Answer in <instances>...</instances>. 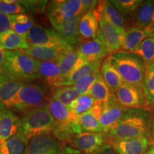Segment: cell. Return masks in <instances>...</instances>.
<instances>
[{"mask_svg":"<svg viewBox=\"0 0 154 154\" xmlns=\"http://www.w3.org/2000/svg\"><path fill=\"white\" fill-rule=\"evenodd\" d=\"M107 141L150 137V111L144 108L126 109V112L109 133Z\"/></svg>","mask_w":154,"mask_h":154,"instance_id":"obj_1","label":"cell"},{"mask_svg":"<svg viewBox=\"0 0 154 154\" xmlns=\"http://www.w3.org/2000/svg\"><path fill=\"white\" fill-rule=\"evenodd\" d=\"M107 59L117 69L125 84L143 88L148 66L139 56L120 50L111 54Z\"/></svg>","mask_w":154,"mask_h":154,"instance_id":"obj_2","label":"cell"},{"mask_svg":"<svg viewBox=\"0 0 154 154\" xmlns=\"http://www.w3.org/2000/svg\"><path fill=\"white\" fill-rule=\"evenodd\" d=\"M5 57L3 73L9 80L24 82L39 78L37 61L22 50L6 51Z\"/></svg>","mask_w":154,"mask_h":154,"instance_id":"obj_3","label":"cell"},{"mask_svg":"<svg viewBox=\"0 0 154 154\" xmlns=\"http://www.w3.org/2000/svg\"><path fill=\"white\" fill-rule=\"evenodd\" d=\"M55 121L48 107L40 108L24 113L21 119L20 131L31 138L44 134H51Z\"/></svg>","mask_w":154,"mask_h":154,"instance_id":"obj_4","label":"cell"},{"mask_svg":"<svg viewBox=\"0 0 154 154\" xmlns=\"http://www.w3.org/2000/svg\"><path fill=\"white\" fill-rule=\"evenodd\" d=\"M51 97L42 86L24 83L21 88L14 107V110L28 112L40 108L48 107Z\"/></svg>","mask_w":154,"mask_h":154,"instance_id":"obj_5","label":"cell"},{"mask_svg":"<svg viewBox=\"0 0 154 154\" xmlns=\"http://www.w3.org/2000/svg\"><path fill=\"white\" fill-rule=\"evenodd\" d=\"M25 154H80L77 150L66 147L51 134L30 138Z\"/></svg>","mask_w":154,"mask_h":154,"instance_id":"obj_6","label":"cell"},{"mask_svg":"<svg viewBox=\"0 0 154 154\" xmlns=\"http://www.w3.org/2000/svg\"><path fill=\"white\" fill-rule=\"evenodd\" d=\"M26 40L29 45L31 46L59 47L67 51L74 50V48L69 46L56 31L43 27L38 24H34L33 27L29 30Z\"/></svg>","mask_w":154,"mask_h":154,"instance_id":"obj_7","label":"cell"},{"mask_svg":"<svg viewBox=\"0 0 154 154\" xmlns=\"http://www.w3.org/2000/svg\"><path fill=\"white\" fill-rule=\"evenodd\" d=\"M48 17L53 26L82 14V0L51 1L47 9Z\"/></svg>","mask_w":154,"mask_h":154,"instance_id":"obj_8","label":"cell"},{"mask_svg":"<svg viewBox=\"0 0 154 154\" xmlns=\"http://www.w3.org/2000/svg\"><path fill=\"white\" fill-rule=\"evenodd\" d=\"M119 103L125 109L144 108L149 110L143 88L124 84L115 93Z\"/></svg>","mask_w":154,"mask_h":154,"instance_id":"obj_9","label":"cell"},{"mask_svg":"<svg viewBox=\"0 0 154 154\" xmlns=\"http://www.w3.org/2000/svg\"><path fill=\"white\" fill-rule=\"evenodd\" d=\"M126 109L119 103L116 94L111 93L108 101L103 103V112L100 119L105 134L110 131L121 120Z\"/></svg>","mask_w":154,"mask_h":154,"instance_id":"obj_10","label":"cell"},{"mask_svg":"<svg viewBox=\"0 0 154 154\" xmlns=\"http://www.w3.org/2000/svg\"><path fill=\"white\" fill-rule=\"evenodd\" d=\"M125 32V28L117 27L106 21L101 19L97 36L104 44L109 52L112 54L121 49V44Z\"/></svg>","mask_w":154,"mask_h":154,"instance_id":"obj_11","label":"cell"},{"mask_svg":"<svg viewBox=\"0 0 154 154\" xmlns=\"http://www.w3.org/2000/svg\"><path fill=\"white\" fill-rule=\"evenodd\" d=\"M105 134L83 132L75 136L73 145L79 152L84 154H94L106 142Z\"/></svg>","mask_w":154,"mask_h":154,"instance_id":"obj_12","label":"cell"},{"mask_svg":"<svg viewBox=\"0 0 154 154\" xmlns=\"http://www.w3.org/2000/svg\"><path fill=\"white\" fill-rule=\"evenodd\" d=\"M76 51L87 62L102 60L111 54L104 44L98 36L94 39L83 42Z\"/></svg>","mask_w":154,"mask_h":154,"instance_id":"obj_13","label":"cell"},{"mask_svg":"<svg viewBox=\"0 0 154 154\" xmlns=\"http://www.w3.org/2000/svg\"><path fill=\"white\" fill-rule=\"evenodd\" d=\"M21 119L11 110L0 106V140H7L19 132Z\"/></svg>","mask_w":154,"mask_h":154,"instance_id":"obj_14","label":"cell"},{"mask_svg":"<svg viewBox=\"0 0 154 154\" xmlns=\"http://www.w3.org/2000/svg\"><path fill=\"white\" fill-rule=\"evenodd\" d=\"M99 22L101 19L106 21L117 27L125 28L126 20L110 1H99L94 9Z\"/></svg>","mask_w":154,"mask_h":154,"instance_id":"obj_15","label":"cell"},{"mask_svg":"<svg viewBox=\"0 0 154 154\" xmlns=\"http://www.w3.org/2000/svg\"><path fill=\"white\" fill-rule=\"evenodd\" d=\"M103 112V103H96L87 112L78 116L79 122L84 132L104 134L100 119Z\"/></svg>","mask_w":154,"mask_h":154,"instance_id":"obj_16","label":"cell"},{"mask_svg":"<svg viewBox=\"0 0 154 154\" xmlns=\"http://www.w3.org/2000/svg\"><path fill=\"white\" fill-rule=\"evenodd\" d=\"M82 16L79 15L54 26L56 32L72 48L79 44L82 39L79 32V24Z\"/></svg>","mask_w":154,"mask_h":154,"instance_id":"obj_17","label":"cell"},{"mask_svg":"<svg viewBox=\"0 0 154 154\" xmlns=\"http://www.w3.org/2000/svg\"><path fill=\"white\" fill-rule=\"evenodd\" d=\"M38 63V76L54 88L62 86L63 79L59 63L55 61H39Z\"/></svg>","mask_w":154,"mask_h":154,"instance_id":"obj_18","label":"cell"},{"mask_svg":"<svg viewBox=\"0 0 154 154\" xmlns=\"http://www.w3.org/2000/svg\"><path fill=\"white\" fill-rule=\"evenodd\" d=\"M110 143L119 154H144L149 147V138L143 136L113 140Z\"/></svg>","mask_w":154,"mask_h":154,"instance_id":"obj_19","label":"cell"},{"mask_svg":"<svg viewBox=\"0 0 154 154\" xmlns=\"http://www.w3.org/2000/svg\"><path fill=\"white\" fill-rule=\"evenodd\" d=\"M57 61L60 67L63 80L88 63L81 57L76 50L64 51Z\"/></svg>","mask_w":154,"mask_h":154,"instance_id":"obj_20","label":"cell"},{"mask_svg":"<svg viewBox=\"0 0 154 154\" xmlns=\"http://www.w3.org/2000/svg\"><path fill=\"white\" fill-rule=\"evenodd\" d=\"M133 27L145 29L154 24V1H143L131 17Z\"/></svg>","mask_w":154,"mask_h":154,"instance_id":"obj_21","label":"cell"},{"mask_svg":"<svg viewBox=\"0 0 154 154\" xmlns=\"http://www.w3.org/2000/svg\"><path fill=\"white\" fill-rule=\"evenodd\" d=\"M24 82L19 80H9L0 88V106L14 109L17 97Z\"/></svg>","mask_w":154,"mask_h":154,"instance_id":"obj_22","label":"cell"},{"mask_svg":"<svg viewBox=\"0 0 154 154\" xmlns=\"http://www.w3.org/2000/svg\"><path fill=\"white\" fill-rule=\"evenodd\" d=\"M30 138L18 132L7 140H0V154H25Z\"/></svg>","mask_w":154,"mask_h":154,"instance_id":"obj_23","label":"cell"},{"mask_svg":"<svg viewBox=\"0 0 154 154\" xmlns=\"http://www.w3.org/2000/svg\"><path fill=\"white\" fill-rule=\"evenodd\" d=\"M99 30V22L94 10L83 14L79 24V32L82 38L91 40L97 37Z\"/></svg>","mask_w":154,"mask_h":154,"instance_id":"obj_24","label":"cell"},{"mask_svg":"<svg viewBox=\"0 0 154 154\" xmlns=\"http://www.w3.org/2000/svg\"><path fill=\"white\" fill-rule=\"evenodd\" d=\"M22 51L36 61H47L57 60L61 54L67 50L59 47H36L29 45L28 49Z\"/></svg>","mask_w":154,"mask_h":154,"instance_id":"obj_25","label":"cell"},{"mask_svg":"<svg viewBox=\"0 0 154 154\" xmlns=\"http://www.w3.org/2000/svg\"><path fill=\"white\" fill-rule=\"evenodd\" d=\"M149 36L145 29L133 26L126 29L121 44V49L124 51L133 52Z\"/></svg>","mask_w":154,"mask_h":154,"instance_id":"obj_26","label":"cell"},{"mask_svg":"<svg viewBox=\"0 0 154 154\" xmlns=\"http://www.w3.org/2000/svg\"><path fill=\"white\" fill-rule=\"evenodd\" d=\"M101 73L111 93L115 94L118 91L119 88L124 84L120 74L110 63L107 57L102 63Z\"/></svg>","mask_w":154,"mask_h":154,"instance_id":"obj_27","label":"cell"},{"mask_svg":"<svg viewBox=\"0 0 154 154\" xmlns=\"http://www.w3.org/2000/svg\"><path fill=\"white\" fill-rule=\"evenodd\" d=\"M101 66L102 60L87 63L65 79L63 82L62 86H74L77 82L84 77L101 72Z\"/></svg>","mask_w":154,"mask_h":154,"instance_id":"obj_28","label":"cell"},{"mask_svg":"<svg viewBox=\"0 0 154 154\" xmlns=\"http://www.w3.org/2000/svg\"><path fill=\"white\" fill-rule=\"evenodd\" d=\"M0 47L6 51H17L28 49L29 45L24 38L11 30L0 34Z\"/></svg>","mask_w":154,"mask_h":154,"instance_id":"obj_29","label":"cell"},{"mask_svg":"<svg viewBox=\"0 0 154 154\" xmlns=\"http://www.w3.org/2000/svg\"><path fill=\"white\" fill-rule=\"evenodd\" d=\"M12 30L26 39L28 32L34 26V19L26 14L11 15Z\"/></svg>","mask_w":154,"mask_h":154,"instance_id":"obj_30","label":"cell"},{"mask_svg":"<svg viewBox=\"0 0 154 154\" xmlns=\"http://www.w3.org/2000/svg\"><path fill=\"white\" fill-rule=\"evenodd\" d=\"M88 94L98 103H104L109 99L111 92L101 74L94 82Z\"/></svg>","mask_w":154,"mask_h":154,"instance_id":"obj_31","label":"cell"},{"mask_svg":"<svg viewBox=\"0 0 154 154\" xmlns=\"http://www.w3.org/2000/svg\"><path fill=\"white\" fill-rule=\"evenodd\" d=\"M143 91L149 110L154 106V62L148 65L143 82Z\"/></svg>","mask_w":154,"mask_h":154,"instance_id":"obj_32","label":"cell"},{"mask_svg":"<svg viewBox=\"0 0 154 154\" xmlns=\"http://www.w3.org/2000/svg\"><path fill=\"white\" fill-rule=\"evenodd\" d=\"M80 96V94L75 89L74 86H72L56 88L51 97L61 102L67 106H70L72 102L78 99Z\"/></svg>","mask_w":154,"mask_h":154,"instance_id":"obj_33","label":"cell"},{"mask_svg":"<svg viewBox=\"0 0 154 154\" xmlns=\"http://www.w3.org/2000/svg\"><path fill=\"white\" fill-rule=\"evenodd\" d=\"M111 3L114 6L122 16L130 18L133 16L138 7L143 3V0H111Z\"/></svg>","mask_w":154,"mask_h":154,"instance_id":"obj_34","label":"cell"},{"mask_svg":"<svg viewBox=\"0 0 154 154\" xmlns=\"http://www.w3.org/2000/svg\"><path fill=\"white\" fill-rule=\"evenodd\" d=\"M97 103L88 94L81 95L78 99L73 101L70 107L72 113L76 116H79L83 113L87 112Z\"/></svg>","mask_w":154,"mask_h":154,"instance_id":"obj_35","label":"cell"},{"mask_svg":"<svg viewBox=\"0 0 154 154\" xmlns=\"http://www.w3.org/2000/svg\"><path fill=\"white\" fill-rule=\"evenodd\" d=\"M143 59L146 64L154 62V38H146L140 45L133 51Z\"/></svg>","mask_w":154,"mask_h":154,"instance_id":"obj_36","label":"cell"},{"mask_svg":"<svg viewBox=\"0 0 154 154\" xmlns=\"http://www.w3.org/2000/svg\"><path fill=\"white\" fill-rule=\"evenodd\" d=\"M26 10L23 6L15 0H4L0 1V13L9 15L25 14Z\"/></svg>","mask_w":154,"mask_h":154,"instance_id":"obj_37","label":"cell"},{"mask_svg":"<svg viewBox=\"0 0 154 154\" xmlns=\"http://www.w3.org/2000/svg\"><path fill=\"white\" fill-rule=\"evenodd\" d=\"M101 74V73L100 72L84 77V78L82 79L79 82H77L74 86V87L80 95L88 94L94 82H96V80L97 79L98 77L100 76Z\"/></svg>","mask_w":154,"mask_h":154,"instance_id":"obj_38","label":"cell"},{"mask_svg":"<svg viewBox=\"0 0 154 154\" xmlns=\"http://www.w3.org/2000/svg\"><path fill=\"white\" fill-rule=\"evenodd\" d=\"M19 2L30 13L41 12L44 10L47 1H19Z\"/></svg>","mask_w":154,"mask_h":154,"instance_id":"obj_39","label":"cell"},{"mask_svg":"<svg viewBox=\"0 0 154 154\" xmlns=\"http://www.w3.org/2000/svg\"><path fill=\"white\" fill-rule=\"evenodd\" d=\"M12 30L11 16L0 13V34Z\"/></svg>","mask_w":154,"mask_h":154,"instance_id":"obj_40","label":"cell"},{"mask_svg":"<svg viewBox=\"0 0 154 154\" xmlns=\"http://www.w3.org/2000/svg\"><path fill=\"white\" fill-rule=\"evenodd\" d=\"M94 154H119V153L114 149L110 142L106 140L101 149Z\"/></svg>","mask_w":154,"mask_h":154,"instance_id":"obj_41","label":"cell"},{"mask_svg":"<svg viewBox=\"0 0 154 154\" xmlns=\"http://www.w3.org/2000/svg\"><path fill=\"white\" fill-rule=\"evenodd\" d=\"M97 3L98 1L94 0H82V14H84L88 11L94 10L97 5Z\"/></svg>","mask_w":154,"mask_h":154,"instance_id":"obj_42","label":"cell"},{"mask_svg":"<svg viewBox=\"0 0 154 154\" xmlns=\"http://www.w3.org/2000/svg\"><path fill=\"white\" fill-rule=\"evenodd\" d=\"M5 55H6V51L3 49V48L0 47V72L2 73H3L4 65H5V63L6 61Z\"/></svg>","mask_w":154,"mask_h":154,"instance_id":"obj_43","label":"cell"},{"mask_svg":"<svg viewBox=\"0 0 154 154\" xmlns=\"http://www.w3.org/2000/svg\"><path fill=\"white\" fill-rule=\"evenodd\" d=\"M150 130L151 136H154V106L150 109Z\"/></svg>","mask_w":154,"mask_h":154,"instance_id":"obj_44","label":"cell"},{"mask_svg":"<svg viewBox=\"0 0 154 154\" xmlns=\"http://www.w3.org/2000/svg\"><path fill=\"white\" fill-rule=\"evenodd\" d=\"M145 30L147 32L149 37L154 38V24L147 26V27L145 28Z\"/></svg>","mask_w":154,"mask_h":154,"instance_id":"obj_45","label":"cell"},{"mask_svg":"<svg viewBox=\"0 0 154 154\" xmlns=\"http://www.w3.org/2000/svg\"><path fill=\"white\" fill-rule=\"evenodd\" d=\"M7 81H9L8 78H7V77L3 74V73L0 72V88H1L3 84L7 82Z\"/></svg>","mask_w":154,"mask_h":154,"instance_id":"obj_46","label":"cell"},{"mask_svg":"<svg viewBox=\"0 0 154 154\" xmlns=\"http://www.w3.org/2000/svg\"><path fill=\"white\" fill-rule=\"evenodd\" d=\"M149 147L154 148V136H151L149 137Z\"/></svg>","mask_w":154,"mask_h":154,"instance_id":"obj_47","label":"cell"},{"mask_svg":"<svg viewBox=\"0 0 154 154\" xmlns=\"http://www.w3.org/2000/svg\"><path fill=\"white\" fill-rule=\"evenodd\" d=\"M144 154H154V148L150 147L149 149H148V151Z\"/></svg>","mask_w":154,"mask_h":154,"instance_id":"obj_48","label":"cell"},{"mask_svg":"<svg viewBox=\"0 0 154 154\" xmlns=\"http://www.w3.org/2000/svg\"></svg>","mask_w":154,"mask_h":154,"instance_id":"obj_49","label":"cell"}]
</instances>
